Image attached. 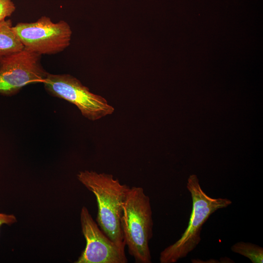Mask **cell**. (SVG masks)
Listing matches in <instances>:
<instances>
[{"label":"cell","instance_id":"obj_1","mask_svg":"<svg viewBox=\"0 0 263 263\" xmlns=\"http://www.w3.org/2000/svg\"><path fill=\"white\" fill-rule=\"evenodd\" d=\"M78 180L96 197V221L101 230L122 250L126 246L121 227L122 204L130 187L122 184L112 174L84 170L77 174Z\"/></svg>","mask_w":263,"mask_h":263},{"label":"cell","instance_id":"obj_2","mask_svg":"<svg viewBox=\"0 0 263 263\" xmlns=\"http://www.w3.org/2000/svg\"><path fill=\"white\" fill-rule=\"evenodd\" d=\"M149 197L142 188H130L122 204L121 219L124 240L137 263H150L149 246L152 237L153 220Z\"/></svg>","mask_w":263,"mask_h":263},{"label":"cell","instance_id":"obj_3","mask_svg":"<svg viewBox=\"0 0 263 263\" xmlns=\"http://www.w3.org/2000/svg\"><path fill=\"white\" fill-rule=\"evenodd\" d=\"M187 188L192 201L188 225L179 240L161 252V263H175L186 257L199 244L203 225L209 217L218 209L225 208L232 204V201L227 198L209 196L202 188L196 175L189 177Z\"/></svg>","mask_w":263,"mask_h":263},{"label":"cell","instance_id":"obj_4","mask_svg":"<svg viewBox=\"0 0 263 263\" xmlns=\"http://www.w3.org/2000/svg\"><path fill=\"white\" fill-rule=\"evenodd\" d=\"M13 30L24 49L39 55L60 52L70 44L72 32L64 20L53 22L43 16L33 22H19Z\"/></svg>","mask_w":263,"mask_h":263},{"label":"cell","instance_id":"obj_5","mask_svg":"<svg viewBox=\"0 0 263 263\" xmlns=\"http://www.w3.org/2000/svg\"><path fill=\"white\" fill-rule=\"evenodd\" d=\"M52 96L75 105L83 116L94 121L112 114L114 108L102 96L91 93L75 77L68 74L48 73L42 82Z\"/></svg>","mask_w":263,"mask_h":263},{"label":"cell","instance_id":"obj_6","mask_svg":"<svg viewBox=\"0 0 263 263\" xmlns=\"http://www.w3.org/2000/svg\"><path fill=\"white\" fill-rule=\"evenodd\" d=\"M40 55L25 49L0 59V94L11 96L30 84L43 82L47 73Z\"/></svg>","mask_w":263,"mask_h":263},{"label":"cell","instance_id":"obj_7","mask_svg":"<svg viewBox=\"0 0 263 263\" xmlns=\"http://www.w3.org/2000/svg\"><path fill=\"white\" fill-rule=\"evenodd\" d=\"M80 223L86 246L75 263H126L122 250L99 229L85 207L80 212Z\"/></svg>","mask_w":263,"mask_h":263},{"label":"cell","instance_id":"obj_8","mask_svg":"<svg viewBox=\"0 0 263 263\" xmlns=\"http://www.w3.org/2000/svg\"><path fill=\"white\" fill-rule=\"evenodd\" d=\"M23 49L22 43L13 30L11 20L0 21V59Z\"/></svg>","mask_w":263,"mask_h":263},{"label":"cell","instance_id":"obj_9","mask_svg":"<svg viewBox=\"0 0 263 263\" xmlns=\"http://www.w3.org/2000/svg\"><path fill=\"white\" fill-rule=\"evenodd\" d=\"M235 253L249 259L253 263H263V248L262 247L250 243L239 242L231 248Z\"/></svg>","mask_w":263,"mask_h":263},{"label":"cell","instance_id":"obj_10","mask_svg":"<svg viewBox=\"0 0 263 263\" xmlns=\"http://www.w3.org/2000/svg\"><path fill=\"white\" fill-rule=\"evenodd\" d=\"M15 9V5L12 0H0V21L10 17Z\"/></svg>","mask_w":263,"mask_h":263},{"label":"cell","instance_id":"obj_11","mask_svg":"<svg viewBox=\"0 0 263 263\" xmlns=\"http://www.w3.org/2000/svg\"><path fill=\"white\" fill-rule=\"evenodd\" d=\"M16 222V218L13 214L0 213V227L3 224L11 225Z\"/></svg>","mask_w":263,"mask_h":263}]
</instances>
